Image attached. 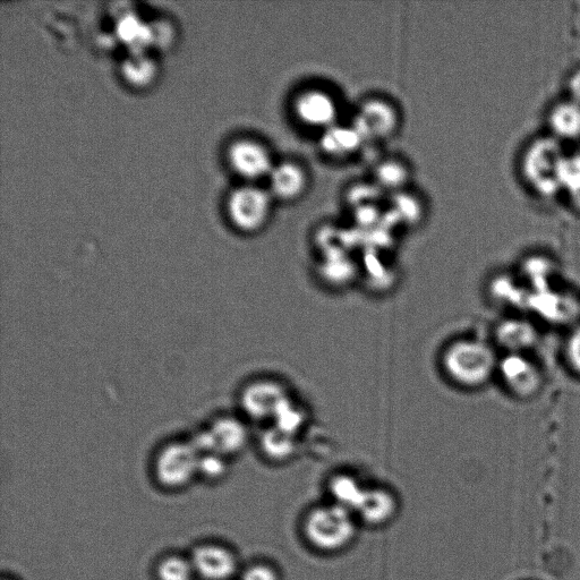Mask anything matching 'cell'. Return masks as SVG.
Masks as SVG:
<instances>
[{
  "instance_id": "cell-1",
  "label": "cell",
  "mask_w": 580,
  "mask_h": 580,
  "mask_svg": "<svg viewBox=\"0 0 580 580\" xmlns=\"http://www.w3.org/2000/svg\"><path fill=\"white\" fill-rule=\"evenodd\" d=\"M500 356L490 338L459 335L441 347L438 369L450 387L473 394L496 382Z\"/></svg>"
},
{
  "instance_id": "cell-2",
  "label": "cell",
  "mask_w": 580,
  "mask_h": 580,
  "mask_svg": "<svg viewBox=\"0 0 580 580\" xmlns=\"http://www.w3.org/2000/svg\"><path fill=\"white\" fill-rule=\"evenodd\" d=\"M362 530L352 511L326 499L307 507L297 524L298 536L305 547L324 558L351 551Z\"/></svg>"
},
{
  "instance_id": "cell-3",
  "label": "cell",
  "mask_w": 580,
  "mask_h": 580,
  "mask_svg": "<svg viewBox=\"0 0 580 580\" xmlns=\"http://www.w3.org/2000/svg\"><path fill=\"white\" fill-rule=\"evenodd\" d=\"M547 372L534 354H501L496 382L516 402L540 397L547 386Z\"/></svg>"
},
{
  "instance_id": "cell-4",
  "label": "cell",
  "mask_w": 580,
  "mask_h": 580,
  "mask_svg": "<svg viewBox=\"0 0 580 580\" xmlns=\"http://www.w3.org/2000/svg\"><path fill=\"white\" fill-rule=\"evenodd\" d=\"M292 386L283 379L264 377L247 385L241 396L243 411L249 419L267 426L295 398Z\"/></svg>"
},
{
  "instance_id": "cell-5",
  "label": "cell",
  "mask_w": 580,
  "mask_h": 580,
  "mask_svg": "<svg viewBox=\"0 0 580 580\" xmlns=\"http://www.w3.org/2000/svg\"><path fill=\"white\" fill-rule=\"evenodd\" d=\"M402 509V498L392 486L370 483L360 505L355 510V516L362 528L381 531L396 523Z\"/></svg>"
},
{
  "instance_id": "cell-6",
  "label": "cell",
  "mask_w": 580,
  "mask_h": 580,
  "mask_svg": "<svg viewBox=\"0 0 580 580\" xmlns=\"http://www.w3.org/2000/svg\"><path fill=\"white\" fill-rule=\"evenodd\" d=\"M540 328L523 313L505 314L491 331V341L500 354H534L540 341Z\"/></svg>"
},
{
  "instance_id": "cell-7",
  "label": "cell",
  "mask_w": 580,
  "mask_h": 580,
  "mask_svg": "<svg viewBox=\"0 0 580 580\" xmlns=\"http://www.w3.org/2000/svg\"><path fill=\"white\" fill-rule=\"evenodd\" d=\"M228 212L237 228L247 233L257 232L269 219L270 194L257 186H242L230 195Z\"/></svg>"
},
{
  "instance_id": "cell-8",
  "label": "cell",
  "mask_w": 580,
  "mask_h": 580,
  "mask_svg": "<svg viewBox=\"0 0 580 580\" xmlns=\"http://www.w3.org/2000/svg\"><path fill=\"white\" fill-rule=\"evenodd\" d=\"M532 145L523 160L522 172L525 181L534 192L544 195L552 193L561 185L565 158L559 156L560 152L550 143L547 145L545 155H539L536 143Z\"/></svg>"
},
{
  "instance_id": "cell-9",
  "label": "cell",
  "mask_w": 580,
  "mask_h": 580,
  "mask_svg": "<svg viewBox=\"0 0 580 580\" xmlns=\"http://www.w3.org/2000/svg\"><path fill=\"white\" fill-rule=\"evenodd\" d=\"M250 440L247 426L235 417H223L211 428L199 434L193 446L200 454L218 452L225 457L240 454Z\"/></svg>"
},
{
  "instance_id": "cell-10",
  "label": "cell",
  "mask_w": 580,
  "mask_h": 580,
  "mask_svg": "<svg viewBox=\"0 0 580 580\" xmlns=\"http://www.w3.org/2000/svg\"><path fill=\"white\" fill-rule=\"evenodd\" d=\"M156 472L161 483L181 486L199 472V454L192 443H172L162 449L157 459Z\"/></svg>"
},
{
  "instance_id": "cell-11",
  "label": "cell",
  "mask_w": 580,
  "mask_h": 580,
  "mask_svg": "<svg viewBox=\"0 0 580 580\" xmlns=\"http://www.w3.org/2000/svg\"><path fill=\"white\" fill-rule=\"evenodd\" d=\"M365 141L391 138L398 129L399 115L390 102L382 99L364 101L353 123Z\"/></svg>"
},
{
  "instance_id": "cell-12",
  "label": "cell",
  "mask_w": 580,
  "mask_h": 580,
  "mask_svg": "<svg viewBox=\"0 0 580 580\" xmlns=\"http://www.w3.org/2000/svg\"><path fill=\"white\" fill-rule=\"evenodd\" d=\"M298 121L310 129L327 131L337 124L338 105L329 92L321 89L306 90L294 102Z\"/></svg>"
},
{
  "instance_id": "cell-13",
  "label": "cell",
  "mask_w": 580,
  "mask_h": 580,
  "mask_svg": "<svg viewBox=\"0 0 580 580\" xmlns=\"http://www.w3.org/2000/svg\"><path fill=\"white\" fill-rule=\"evenodd\" d=\"M229 160L236 172L247 179L269 177L275 167L270 151L253 140L235 142L229 150Z\"/></svg>"
},
{
  "instance_id": "cell-14",
  "label": "cell",
  "mask_w": 580,
  "mask_h": 580,
  "mask_svg": "<svg viewBox=\"0 0 580 580\" xmlns=\"http://www.w3.org/2000/svg\"><path fill=\"white\" fill-rule=\"evenodd\" d=\"M369 484L361 475L348 469H341L330 474L324 482V493H326L324 499L352 511L355 515V510L360 505Z\"/></svg>"
},
{
  "instance_id": "cell-15",
  "label": "cell",
  "mask_w": 580,
  "mask_h": 580,
  "mask_svg": "<svg viewBox=\"0 0 580 580\" xmlns=\"http://www.w3.org/2000/svg\"><path fill=\"white\" fill-rule=\"evenodd\" d=\"M193 568L209 580H227L238 569L235 554L220 545H202L193 553Z\"/></svg>"
},
{
  "instance_id": "cell-16",
  "label": "cell",
  "mask_w": 580,
  "mask_h": 580,
  "mask_svg": "<svg viewBox=\"0 0 580 580\" xmlns=\"http://www.w3.org/2000/svg\"><path fill=\"white\" fill-rule=\"evenodd\" d=\"M259 441L261 454L274 465L292 463L300 451V437L274 425L263 426Z\"/></svg>"
},
{
  "instance_id": "cell-17",
  "label": "cell",
  "mask_w": 580,
  "mask_h": 580,
  "mask_svg": "<svg viewBox=\"0 0 580 580\" xmlns=\"http://www.w3.org/2000/svg\"><path fill=\"white\" fill-rule=\"evenodd\" d=\"M268 178L271 193L284 201L301 198L309 183L305 169L293 161L275 165Z\"/></svg>"
},
{
  "instance_id": "cell-18",
  "label": "cell",
  "mask_w": 580,
  "mask_h": 580,
  "mask_svg": "<svg viewBox=\"0 0 580 580\" xmlns=\"http://www.w3.org/2000/svg\"><path fill=\"white\" fill-rule=\"evenodd\" d=\"M364 142L363 135L354 124H336L324 131L321 149L329 157L344 159L355 155L363 147Z\"/></svg>"
},
{
  "instance_id": "cell-19",
  "label": "cell",
  "mask_w": 580,
  "mask_h": 580,
  "mask_svg": "<svg viewBox=\"0 0 580 580\" xmlns=\"http://www.w3.org/2000/svg\"><path fill=\"white\" fill-rule=\"evenodd\" d=\"M548 124L552 138L575 140L580 138V104L566 99L553 105L549 110Z\"/></svg>"
},
{
  "instance_id": "cell-20",
  "label": "cell",
  "mask_w": 580,
  "mask_h": 580,
  "mask_svg": "<svg viewBox=\"0 0 580 580\" xmlns=\"http://www.w3.org/2000/svg\"><path fill=\"white\" fill-rule=\"evenodd\" d=\"M559 356L570 377L580 382V321L566 329Z\"/></svg>"
},
{
  "instance_id": "cell-21",
  "label": "cell",
  "mask_w": 580,
  "mask_h": 580,
  "mask_svg": "<svg viewBox=\"0 0 580 580\" xmlns=\"http://www.w3.org/2000/svg\"><path fill=\"white\" fill-rule=\"evenodd\" d=\"M408 181L409 170L403 162L398 160L382 161L375 169V182L381 186V190L400 192Z\"/></svg>"
},
{
  "instance_id": "cell-22",
  "label": "cell",
  "mask_w": 580,
  "mask_h": 580,
  "mask_svg": "<svg viewBox=\"0 0 580 580\" xmlns=\"http://www.w3.org/2000/svg\"><path fill=\"white\" fill-rule=\"evenodd\" d=\"M241 580H285L283 569L271 560L252 562L241 573Z\"/></svg>"
},
{
  "instance_id": "cell-23",
  "label": "cell",
  "mask_w": 580,
  "mask_h": 580,
  "mask_svg": "<svg viewBox=\"0 0 580 580\" xmlns=\"http://www.w3.org/2000/svg\"><path fill=\"white\" fill-rule=\"evenodd\" d=\"M193 565L179 557H169L161 561L158 568L160 580H190Z\"/></svg>"
},
{
  "instance_id": "cell-24",
  "label": "cell",
  "mask_w": 580,
  "mask_h": 580,
  "mask_svg": "<svg viewBox=\"0 0 580 580\" xmlns=\"http://www.w3.org/2000/svg\"><path fill=\"white\" fill-rule=\"evenodd\" d=\"M225 458V456L217 454V452L199 454V472L211 477V479L223 476L227 469Z\"/></svg>"
},
{
  "instance_id": "cell-25",
  "label": "cell",
  "mask_w": 580,
  "mask_h": 580,
  "mask_svg": "<svg viewBox=\"0 0 580 580\" xmlns=\"http://www.w3.org/2000/svg\"><path fill=\"white\" fill-rule=\"evenodd\" d=\"M396 208L403 209V219L408 221V223H415L416 220L420 219L422 211L420 204L415 199L409 198V196L408 198L407 196H402L400 200L398 199Z\"/></svg>"
},
{
  "instance_id": "cell-26",
  "label": "cell",
  "mask_w": 580,
  "mask_h": 580,
  "mask_svg": "<svg viewBox=\"0 0 580 580\" xmlns=\"http://www.w3.org/2000/svg\"><path fill=\"white\" fill-rule=\"evenodd\" d=\"M570 99H573L580 104V70L570 76L569 80Z\"/></svg>"
}]
</instances>
